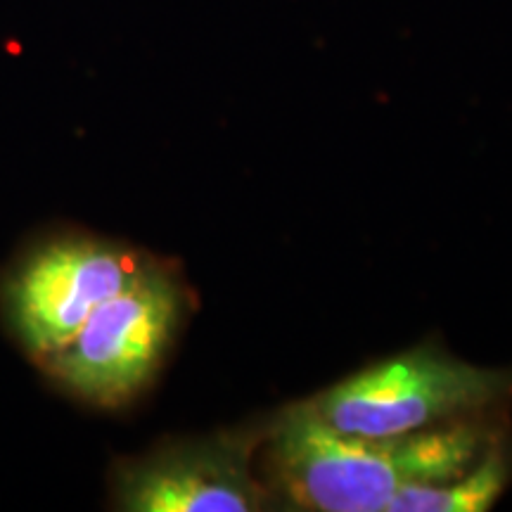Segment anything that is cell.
Returning a JSON list of instances; mask_svg holds the SVG:
<instances>
[{
  "label": "cell",
  "mask_w": 512,
  "mask_h": 512,
  "mask_svg": "<svg viewBox=\"0 0 512 512\" xmlns=\"http://www.w3.org/2000/svg\"><path fill=\"white\" fill-rule=\"evenodd\" d=\"M496 439L482 415L399 437H356L325 425L306 401L275 418L266 470L299 510L382 512L406 486L463 475Z\"/></svg>",
  "instance_id": "obj_1"
},
{
  "label": "cell",
  "mask_w": 512,
  "mask_h": 512,
  "mask_svg": "<svg viewBox=\"0 0 512 512\" xmlns=\"http://www.w3.org/2000/svg\"><path fill=\"white\" fill-rule=\"evenodd\" d=\"M508 396L510 370L415 349L347 377L309 403L325 425L342 434L399 437L482 415Z\"/></svg>",
  "instance_id": "obj_3"
},
{
  "label": "cell",
  "mask_w": 512,
  "mask_h": 512,
  "mask_svg": "<svg viewBox=\"0 0 512 512\" xmlns=\"http://www.w3.org/2000/svg\"><path fill=\"white\" fill-rule=\"evenodd\" d=\"M259 439L228 432L174 441L114 467V503L133 512H252L271 496L252 475Z\"/></svg>",
  "instance_id": "obj_5"
},
{
  "label": "cell",
  "mask_w": 512,
  "mask_h": 512,
  "mask_svg": "<svg viewBox=\"0 0 512 512\" xmlns=\"http://www.w3.org/2000/svg\"><path fill=\"white\" fill-rule=\"evenodd\" d=\"M183 313L181 278L150 256L136 278L38 368L74 399L114 411L145 392L162 368Z\"/></svg>",
  "instance_id": "obj_2"
},
{
  "label": "cell",
  "mask_w": 512,
  "mask_h": 512,
  "mask_svg": "<svg viewBox=\"0 0 512 512\" xmlns=\"http://www.w3.org/2000/svg\"><path fill=\"white\" fill-rule=\"evenodd\" d=\"M510 479L512 451L496 439L463 475L448 482L406 486L389 501L387 512H482L501 498Z\"/></svg>",
  "instance_id": "obj_6"
},
{
  "label": "cell",
  "mask_w": 512,
  "mask_h": 512,
  "mask_svg": "<svg viewBox=\"0 0 512 512\" xmlns=\"http://www.w3.org/2000/svg\"><path fill=\"white\" fill-rule=\"evenodd\" d=\"M150 256L93 235L36 242L5 273L0 309L36 366L57 354L95 309L119 294Z\"/></svg>",
  "instance_id": "obj_4"
}]
</instances>
